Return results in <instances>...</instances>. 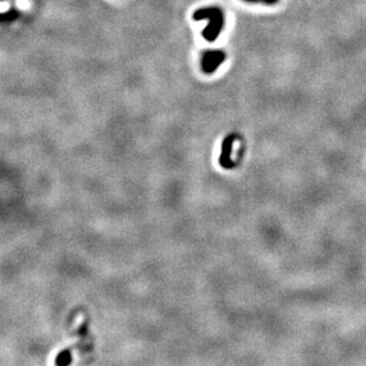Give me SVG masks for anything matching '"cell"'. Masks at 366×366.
Masks as SVG:
<instances>
[{"mask_svg": "<svg viewBox=\"0 0 366 366\" xmlns=\"http://www.w3.org/2000/svg\"><path fill=\"white\" fill-rule=\"evenodd\" d=\"M195 20H209L208 26L203 30V37L208 42H214L224 28V13L219 7H203L193 13Z\"/></svg>", "mask_w": 366, "mask_h": 366, "instance_id": "obj_1", "label": "cell"}, {"mask_svg": "<svg viewBox=\"0 0 366 366\" xmlns=\"http://www.w3.org/2000/svg\"><path fill=\"white\" fill-rule=\"evenodd\" d=\"M244 1H246V2H259V1H261V0H244Z\"/></svg>", "mask_w": 366, "mask_h": 366, "instance_id": "obj_6", "label": "cell"}, {"mask_svg": "<svg viewBox=\"0 0 366 366\" xmlns=\"http://www.w3.org/2000/svg\"><path fill=\"white\" fill-rule=\"evenodd\" d=\"M225 52L222 50H208L201 56V69L205 74H214L225 61Z\"/></svg>", "mask_w": 366, "mask_h": 366, "instance_id": "obj_2", "label": "cell"}, {"mask_svg": "<svg viewBox=\"0 0 366 366\" xmlns=\"http://www.w3.org/2000/svg\"><path fill=\"white\" fill-rule=\"evenodd\" d=\"M232 141H233V137L230 135V137H225L224 142H223V151L221 154V159H219V163L221 165L224 167V168H230V153H231V146H232Z\"/></svg>", "mask_w": 366, "mask_h": 366, "instance_id": "obj_3", "label": "cell"}, {"mask_svg": "<svg viewBox=\"0 0 366 366\" xmlns=\"http://www.w3.org/2000/svg\"><path fill=\"white\" fill-rule=\"evenodd\" d=\"M262 1L267 5H274V4H276L278 0H262Z\"/></svg>", "mask_w": 366, "mask_h": 366, "instance_id": "obj_5", "label": "cell"}, {"mask_svg": "<svg viewBox=\"0 0 366 366\" xmlns=\"http://www.w3.org/2000/svg\"><path fill=\"white\" fill-rule=\"evenodd\" d=\"M71 360L70 358V352L69 351H63L62 353L58 355V358L56 359V364L58 365H64V364H69Z\"/></svg>", "mask_w": 366, "mask_h": 366, "instance_id": "obj_4", "label": "cell"}]
</instances>
